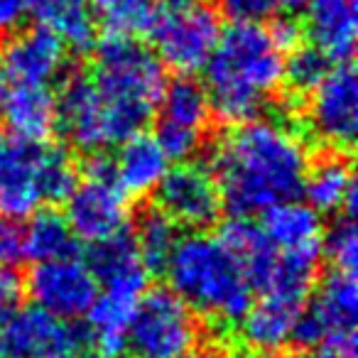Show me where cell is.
<instances>
[{"label":"cell","mask_w":358,"mask_h":358,"mask_svg":"<svg viewBox=\"0 0 358 358\" xmlns=\"http://www.w3.org/2000/svg\"><path fill=\"white\" fill-rule=\"evenodd\" d=\"M162 273L169 289L189 304L192 312L224 327H238L253 304L255 292L245 270L219 236L204 231L179 236Z\"/></svg>","instance_id":"3957f363"},{"label":"cell","mask_w":358,"mask_h":358,"mask_svg":"<svg viewBox=\"0 0 358 358\" xmlns=\"http://www.w3.org/2000/svg\"><path fill=\"white\" fill-rule=\"evenodd\" d=\"M94 17L110 35H138L145 32L152 15L155 0H86Z\"/></svg>","instance_id":"83f0119b"},{"label":"cell","mask_w":358,"mask_h":358,"mask_svg":"<svg viewBox=\"0 0 358 358\" xmlns=\"http://www.w3.org/2000/svg\"><path fill=\"white\" fill-rule=\"evenodd\" d=\"M25 287L37 307L66 322L84 319L99 294L89 263L76 255L37 263Z\"/></svg>","instance_id":"5bb4252c"},{"label":"cell","mask_w":358,"mask_h":358,"mask_svg":"<svg viewBox=\"0 0 358 358\" xmlns=\"http://www.w3.org/2000/svg\"><path fill=\"white\" fill-rule=\"evenodd\" d=\"M76 182L79 167L66 148L0 130V214L27 219L42 206L66 201Z\"/></svg>","instance_id":"5b68a950"},{"label":"cell","mask_w":358,"mask_h":358,"mask_svg":"<svg viewBox=\"0 0 358 358\" xmlns=\"http://www.w3.org/2000/svg\"><path fill=\"white\" fill-rule=\"evenodd\" d=\"M285 52L263 22H234L204 66V89L214 115L243 123L268 110L282 86Z\"/></svg>","instance_id":"7a4b0ae2"},{"label":"cell","mask_w":358,"mask_h":358,"mask_svg":"<svg viewBox=\"0 0 358 358\" xmlns=\"http://www.w3.org/2000/svg\"><path fill=\"white\" fill-rule=\"evenodd\" d=\"M307 140L282 118L234 123L211 150L224 209L234 216H260L273 206L299 199L309 167Z\"/></svg>","instance_id":"6da1fadb"},{"label":"cell","mask_w":358,"mask_h":358,"mask_svg":"<svg viewBox=\"0 0 358 358\" xmlns=\"http://www.w3.org/2000/svg\"><path fill=\"white\" fill-rule=\"evenodd\" d=\"M280 358H348V356H338V353L324 351V348H299V351L285 353Z\"/></svg>","instance_id":"836d02e7"},{"label":"cell","mask_w":358,"mask_h":358,"mask_svg":"<svg viewBox=\"0 0 358 358\" xmlns=\"http://www.w3.org/2000/svg\"><path fill=\"white\" fill-rule=\"evenodd\" d=\"M25 10L71 50L96 42V17L86 0H22Z\"/></svg>","instance_id":"cb8c5ba5"},{"label":"cell","mask_w":358,"mask_h":358,"mask_svg":"<svg viewBox=\"0 0 358 358\" xmlns=\"http://www.w3.org/2000/svg\"><path fill=\"white\" fill-rule=\"evenodd\" d=\"M25 260V234L17 219L0 214V268H15Z\"/></svg>","instance_id":"f546056e"},{"label":"cell","mask_w":358,"mask_h":358,"mask_svg":"<svg viewBox=\"0 0 358 358\" xmlns=\"http://www.w3.org/2000/svg\"><path fill=\"white\" fill-rule=\"evenodd\" d=\"M304 101L314 138L336 152L351 148L358 133V76L351 59L334 62Z\"/></svg>","instance_id":"8fae6325"},{"label":"cell","mask_w":358,"mask_h":358,"mask_svg":"<svg viewBox=\"0 0 358 358\" xmlns=\"http://www.w3.org/2000/svg\"><path fill=\"white\" fill-rule=\"evenodd\" d=\"M115 157L110 159V174L115 185L133 199V196H148L159 187L162 177L169 169V155L157 143L155 135L135 133L115 145Z\"/></svg>","instance_id":"ac0fdd59"},{"label":"cell","mask_w":358,"mask_h":358,"mask_svg":"<svg viewBox=\"0 0 358 358\" xmlns=\"http://www.w3.org/2000/svg\"><path fill=\"white\" fill-rule=\"evenodd\" d=\"M317 214H356V187L351 162L334 150L317 162H309L302 194Z\"/></svg>","instance_id":"ffe728a7"},{"label":"cell","mask_w":358,"mask_h":358,"mask_svg":"<svg viewBox=\"0 0 358 358\" xmlns=\"http://www.w3.org/2000/svg\"><path fill=\"white\" fill-rule=\"evenodd\" d=\"M331 59L317 50V47H294L292 52L285 55V71H282V84L289 89L292 99L304 101L319 81L327 76Z\"/></svg>","instance_id":"4316f807"},{"label":"cell","mask_w":358,"mask_h":358,"mask_svg":"<svg viewBox=\"0 0 358 358\" xmlns=\"http://www.w3.org/2000/svg\"><path fill=\"white\" fill-rule=\"evenodd\" d=\"M179 358H226L221 351H214V348H189L185 356Z\"/></svg>","instance_id":"8d00e7d4"},{"label":"cell","mask_w":358,"mask_h":358,"mask_svg":"<svg viewBox=\"0 0 358 358\" xmlns=\"http://www.w3.org/2000/svg\"><path fill=\"white\" fill-rule=\"evenodd\" d=\"M66 71V45L47 27L15 30L0 50V84L55 86Z\"/></svg>","instance_id":"9a60e30c"},{"label":"cell","mask_w":358,"mask_h":358,"mask_svg":"<svg viewBox=\"0 0 358 358\" xmlns=\"http://www.w3.org/2000/svg\"><path fill=\"white\" fill-rule=\"evenodd\" d=\"M358 282L356 270L331 268L309 297L292 329V341L302 348H324L356 358Z\"/></svg>","instance_id":"52a82bcc"},{"label":"cell","mask_w":358,"mask_h":358,"mask_svg":"<svg viewBox=\"0 0 358 358\" xmlns=\"http://www.w3.org/2000/svg\"><path fill=\"white\" fill-rule=\"evenodd\" d=\"M27 219H30V224L22 229V234H25V258L42 263V260L76 255V236L62 214L52 209H37Z\"/></svg>","instance_id":"d4e9b609"},{"label":"cell","mask_w":358,"mask_h":358,"mask_svg":"<svg viewBox=\"0 0 358 358\" xmlns=\"http://www.w3.org/2000/svg\"><path fill=\"white\" fill-rule=\"evenodd\" d=\"M86 343V329L37 304L20 307L6 324H0V358H74Z\"/></svg>","instance_id":"7c38bea8"},{"label":"cell","mask_w":358,"mask_h":358,"mask_svg":"<svg viewBox=\"0 0 358 358\" xmlns=\"http://www.w3.org/2000/svg\"><path fill=\"white\" fill-rule=\"evenodd\" d=\"M177 241H179L177 224L159 209L145 211L138 219L133 243L138 248L140 260H143L150 273H162L174 245H177Z\"/></svg>","instance_id":"484cf974"},{"label":"cell","mask_w":358,"mask_h":358,"mask_svg":"<svg viewBox=\"0 0 358 358\" xmlns=\"http://www.w3.org/2000/svg\"><path fill=\"white\" fill-rule=\"evenodd\" d=\"M358 0H309L304 8V32L312 47L331 62L351 59L358 37Z\"/></svg>","instance_id":"d6986e66"},{"label":"cell","mask_w":358,"mask_h":358,"mask_svg":"<svg viewBox=\"0 0 358 358\" xmlns=\"http://www.w3.org/2000/svg\"><path fill=\"white\" fill-rule=\"evenodd\" d=\"M25 280L15 268H0V324H6L25 302Z\"/></svg>","instance_id":"1f68e13d"},{"label":"cell","mask_w":358,"mask_h":358,"mask_svg":"<svg viewBox=\"0 0 358 358\" xmlns=\"http://www.w3.org/2000/svg\"><path fill=\"white\" fill-rule=\"evenodd\" d=\"M356 214H341L338 221L324 234L322 255L331 260V268L356 270L358 263V231L353 224Z\"/></svg>","instance_id":"f1b7e54d"},{"label":"cell","mask_w":358,"mask_h":358,"mask_svg":"<svg viewBox=\"0 0 358 358\" xmlns=\"http://www.w3.org/2000/svg\"><path fill=\"white\" fill-rule=\"evenodd\" d=\"M108 115L115 145L140 133L155 115L167 79L148 45L133 35H106L86 71Z\"/></svg>","instance_id":"277c9868"},{"label":"cell","mask_w":358,"mask_h":358,"mask_svg":"<svg viewBox=\"0 0 358 358\" xmlns=\"http://www.w3.org/2000/svg\"><path fill=\"white\" fill-rule=\"evenodd\" d=\"M309 6V0H278V8L289 15H297V13H304V8Z\"/></svg>","instance_id":"d590c367"},{"label":"cell","mask_w":358,"mask_h":358,"mask_svg":"<svg viewBox=\"0 0 358 358\" xmlns=\"http://www.w3.org/2000/svg\"><path fill=\"white\" fill-rule=\"evenodd\" d=\"M64 219L76 238L91 245L128 231L130 196L115 185L110 159L103 152L91 155L86 177L66 196Z\"/></svg>","instance_id":"9c48e42d"},{"label":"cell","mask_w":358,"mask_h":358,"mask_svg":"<svg viewBox=\"0 0 358 358\" xmlns=\"http://www.w3.org/2000/svg\"><path fill=\"white\" fill-rule=\"evenodd\" d=\"M57 128L64 130L66 140L84 152H106L115 148L108 115L89 74H74L64 81L57 96Z\"/></svg>","instance_id":"2e32d148"},{"label":"cell","mask_w":358,"mask_h":358,"mask_svg":"<svg viewBox=\"0 0 358 358\" xmlns=\"http://www.w3.org/2000/svg\"><path fill=\"white\" fill-rule=\"evenodd\" d=\"M159 64L179 76L204 71L221 37L219 13L201 0H155L145 27Z\"/></svg>","instance_id":"8992f818"},{"label":"cell","mask_w":358,"mask_h":358,"mask_svg":"<svg viewBox=\"0 0 358 358\" xmlns=\"http://www.w3.org/2000/svg\"><path fill=\"white\" fill-rule=\"evenodd\" d=\"M0 120L13 135L27 140H50L57 130L55 86L0 84Z\"/></svg>","instance_id":"e0dca14e"},{"label":"cell","mask_w":358,"mask_h":358,"mask_svg":"<svg viewBox=\"0 0 358 358\" xmlns=\"http://www.w3.org/2000/svg\"><path fill=\"white\" fill-rule=\"evenodd\" d=\"M302 309L289 307L285 302L270 297H260V302L250 304L248 312L238 322L241 341L255 356H273L280 353L292 341V329Z\"/></svg>","instance_id":"7402d4cb"},{"label":"cell","mask_w":358,"mask_h":358,"mask_svg":"<svg viewBox=\"0 0 358 358\" xmlns=\"http://www.w3.org/2000/svg\"><path fill=\"white\" fill-rule=\"evenodd\" d=\"M27 10L22 0H0V37H8L10 32L20 30Z\"/></svg>","instance_id":"d6a6232c"},{"label":"cell","mask_w":358,"mask_h":358,"mask_svg":"<svg viewBox=\"0 0 358 358\" xmlns=\"http://www.w3.org/2000/svg\"><path fill=\"white\" fill-rule=\"evenodd\" d=\"M219 10L234 22H265L278 10V0H219Z\"/></svg>","instance_id":"4dcf8cb0"},{"label":"cell","mask_w":358,"mask_h":358,"mask_svg":"<svg viewBox=\"0 0 358 358\" xmlns=\"http://www.w3.org/2000/svg\"><path fill=\"white\" fill-rule=\"evenodd\" d=\"M199 324L189 304L172 289H150L140 297L125 331L130 358H179L196 346Z\"/></svg>","instance_id":"ba28073f"},{"label":"cell","mask_w":358,"mask_h":358,"mask_svg":"<svg viewBox=\"0 0 358 358\" xmlns=\"http://www.w3.org/2000/svg\"><path fill=\"white\" fill-rule=\"evenodd\" d=\"M157 143L164 148L169 159H192L201 150L206 130L211 123V103L204 84L192 76H179L164 86L157 101Z\"/></svg>","instance_id":"30bf717a"},{"label":"cell","mask_w":358,"mask_h":358,"mask_svg":"<svg viewBox=\"0 0 358 358\" xmlns=\"http://www.w3.org/2000/svg\"><path fill=\"white\" fill-rule=\"evenodd\" d=\"M155 194H157V209L177 226L189 231L209 229L224 211L221 192L211 169L189 159L179 162L177 167H169Z\"/></svg>","instance_id":"4fadbf2b"},{"label":"cell","mask_w":358,"mask_h":358,"mask_svg":"<svg viewBox=\"0 0 358 358\" xmlns=\"http://www.w3.org/2000/svg\"><path fill=\"white\" fill-rule=\"evenodd\" d=\"M86 263L99 287H133L143 292L148 289L150 270L140 260L133 236H128V231L91 245Z\"/></svg>","instance_id":"603a6c76"},{"label":"cell","mask_w":358,"mask_h":358,"mask_svg":"<svg viewBox=\"0 0 358 358\" xmlns=\"http://www.w3.org/2000/svg\"><path fill=\"white\" fill-rule=\"evenodd\" d=\"M74 358H115V353L106 351L101 346H84L74 353Z\"/></svg>","instance_id":"e575fe53"},{"label":"cell","mask_w":358,"mask_h":358,"mask_svg":"<svg viewBox=\"0 0 358 358\" xmlns=\"http://www.w3.org/2000/svg\"><path fill=\"white\" fill-rule=\"evenodd\" d=\"M260 221L265 241L282 253H319L322 255L324 226L322 216L309 204L289 199L268 209Z\"/></svg>","instance_id":"44dd1931"}]
</instances>
